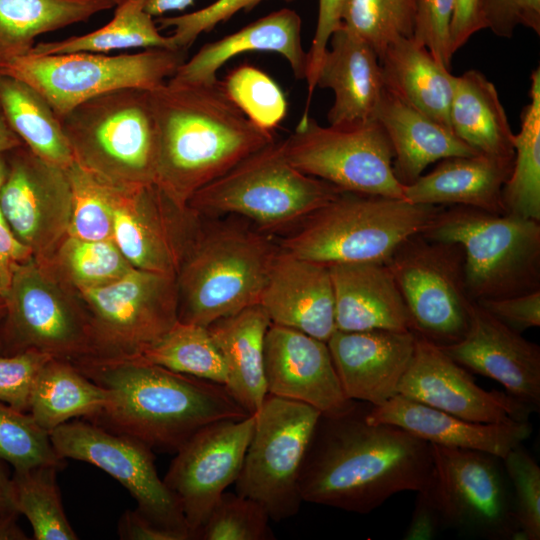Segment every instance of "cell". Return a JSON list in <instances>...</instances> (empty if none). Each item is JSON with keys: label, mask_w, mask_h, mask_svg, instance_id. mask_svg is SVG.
Returning a JSON list of instances; mask_svg holds the SVG:
<instances>
[{"label": "cell", "mask_w": 540, "mask_h": 540, "mask_svg": "<svg viewBox=\"0 0 540 540\" xmlns=\"http://www.w3.org/2000/svg\"><path fill=\"white\" fill-rule=\"evenodd\" d=\"M345 395L378 406L398 394L415 347L412 331H340L327 341Z\"/></svg>", "instance_id": "603a6c76"}, {"label": "cell", "mask_w": 540, "mask_h": 540, "mask_svg": "<svg viewBox=\"0 0 540 540\" xmlns=\"http://www.w3.org/2000/svg\"><path fill=\"white\" fill-rule=\"evenodd\" d=\"M416 493L413 513L403 539L430 540L443 527L441 515L429 484Z\"/></svg>", "instance_id": "11a10c76"}, {"label": "cell", "mask_w": 540, "mask_h": 540, "mask_svg": "<svg viewBox=\"0 0 540 540\" xmlns=\"http://www.w3.org/2000/svg\"><path fill=\"white\" fill-rule=\"evenodd\" d=\"M378 58L388 92L452 131L449 111L455 76L449 68L413 37L391 42Z\"/></svg>", "instance_id": "1f68e13d"}, {"label": "cell", "mask_w": 540, "mask_h": 540, "mask_svg": "<svg viewBox=\"0 0 540 540\" xmlns=\"http://www.w3.org/2000/svg\"><path fill=\"white\" fill-rule=\"evenodd\" d=\"M485 27L496 36L511 38L518 26L540 35V0H481Z\"/></svg>", "instance_id": "816d5d0a"}, {"label": "cell", "mask_w": 540, "mask_h": 540, "mask_svg": "<svg viewBox=\"0 0 540 540\" xmlns=\"http://www.w3.org/2000/svg\"><path fill=\"white\" fill-rule=\"evenodd\" d=\"M271 518L259 502L223 493L198 532L200 540H272Z\"/></svg>", "instance_id": "bcb514c9"}, {"label": "cell", "mask_w": 540, "mask_h": 540, "mask_svg": "<svg viewBox=\"0 0 540 540\" xmlns=\"http://www.w3.org/2000/svg\"><path fill=\"white\" fill-rule=\"evenodd\" d=\"M486 29L481 0H454L450 25V51L454 55L478 31Z\"/></svg>", "instance_id": "9f6ffc18"}, {"label": "cell", "mask_w": 540, "mask_h": 540, "mask_svg": "<svg viewBox=\"0 0 540 540\" xmlns=\"http://www.w3.org/2000/svg\"><path fill=\"white\" fill-rule=\"evenodd\" d=\"M75 293L90 324L91 353L82 360L135 358L178 321L175 276L134 267L110 283Z\"/></svg>", "instance_id": "30bf717a"}, {"label": "cell", "mask_w": 540, "mask_h": 540, "mask_svg": "<svg viewBox=\"0 0 540 540\" xmlns=\"http://www.w3.org/2000/svg\"><path fill=\"white\" fill-rule=\"evenodd\" d=\"M234 104L256 126L272 132L287 114L288 104L279 85L264 71L242 64L222 81Z\"/></svg>", "instance_id": "ee69618b"}, {"label": "cell", "mask_w": 540, "mask_h": 540, "mask_svg": "<svg viewBox=\"0 0 540 540\" xmlns=\"http://www.w3.org/2000/svg\"><path fill=\"white\" fill-rule=\"evenodd\" d=\"M8 171L0 208L9 230L39 262H47L68 236L72 190L67 170L25 144L6 153Z\"/></svg>", "instance_id": "e0dca14e"}, {"label": "cell", "mask_w": 540, "mask_h": 540, "mask_svg": "<svg viewBox=\"0 0 540 540\" xmlns=\"http://www.w3.org/2000/svg\"><path fill=\"white\" fill-rule=\"evenodd\" d=\"M0 459L14 471L39 466L61 469L65 459L55 451L50 434L28 413L0 400Z\"/></svg>", "instance_id": "7bdbcfd3"}, {"label": "cell", "mask_w": 540, "mask_h": 540, "mask_svg": "<svg viewBox=\"0 0 540 540\" xmlns=\"http://www.w3.org/2000/svg\"><path fill=\"white\" fill-rule=\"evenodd\" d=\"M346 0H319L318 18L315 34L307 52L306 81L308 88L307 102L302 117L309 115V107L316 89V79L323 56L327 50L331 35L341 25V12Z\"/></svg>", "instance_id": "f5cc1de1"}, {"label": "cell", "mask_w": 540, "mask_h": 540, "mask_svg": "<svg viewBox=\"0 0 540 540\" xmlns=\"http://www.w3.org/2000/svg\"><path fill=\"white\" fill-rule=\"evenodd\" d=\"M49 434L60 457L105 471L130 492L136 509L146 518L185 540L192 539L181 506L159 477L153 450L147 445L91 421L70 420Z\"/></svg>", "instance_id": "2e32d148"}, {"label": "cell", "mask_w": 540, "mask_h": 540, "mask_svg": "<svg viewBox=\"0 0 540 540\" xmlns=\"http://www.w3.org/2000/svg\"><path fill=\"white\" fill-rule=\"evenodd\" d=\"M278 250L249 223L201 217L176 275L178 321L207 327L259 304Z\"/></svg>", "instance_id": "277c9868"}, {"label": "cell", "mask_w": 540, "mask_h": 540, "mask_svg": "<svg viewBox=\"0 0 540 540\" xmlns=\"http://www.w3.org/2000/svg\"><path fill=\"white\" fill-rule=\"evenodd\" d=\"M17 513L0 514V540L29 539L17 523Z\"/></svg>", "instance_id": "91938a15"}, {"label": "cell", "mask_w": 540, "mask_h": 540, "mask_svg": "<svg viewBox=\"0 0 540 540\" xmlns=\"http://www.w3.org/2000/svg\"><path fill=\"white\" fill-rule=\"evenodd\" d=\"M52 358L55 357L33 349L0 355V400L28 412L36 378Z\"/></svg>", "instance_id": "681fc988"}, {"label": "cell", "mask_w": 540, "mask_h": 540, "mask_svg": "<svg viewBox=\"0 0 540 540\" xmlns=\"http://www.w3.org/2000/svg\"><path fill=\"white\" fill-rule=\"evenodd\" d=\"M110 399L107 388L86 377L71 361L52 358L36 378L28 413L50 433L73 418L97 416Z\"/></svg>", "instance_id": "836d02e7"}, {"label": "cell", "mask_w": 540, "mask_h": 540, "mask_svg": "<svg viewBox=\"0 0 540 540\" xmlns=\"http://www.w3.org/2000/svg\"><path fill=\"white\" fill-rule=\"evenodd\" d=\"M429 487L443 527L487 540H518L512 490L502 459L431 444Z\"/></svg>", "instance_id": "9a60e30c"}, {"label": "cell", "mask_w": 540, "mask_h": 540, "mask_svg": "<svg viewBox=\"0 0 540 540\" xmlns=\"http://www.w3.org/2000/svg\"><path fill=\"white\" fill-rule=\"evenodd\" d=\"M113 0H0V62L27 54L45 33L86 22Z\"/></svg>", "instance_id": "e575fe53"}, {"label": "cell", "mask_w": 540, "mask_h": 540, "mask_svg": "<svg viewBox=\"0 0 540 540\" xmlns=\"http://www.w3.org/2000/svg\"><path fill=\"white\" fill-rule=\"evenodd\" d=\"M267 393L308 404L326 416L350 411L358 401L341 386L327 342L271 323L264 341Z\"/></svg>", "instance_id": "44dd1931"}, {"label": "cell", "mask_w": 540, "mask_h": 540, "mask_svg": "<svg viewBox=\"0 0 540 540\" xmlns=\"http://www.w3.org/2000/svg\"><path fill=\"white\" fill-rule=\"evenodd\" d=\"M58 470L39 466L14 471L11 476L14 507L28 519L36 540L78 539L63 509L56 481Z\"/></svg>", "instance_id": "ab89813d"}, {"label": "cell", "mask_w": 540, "mask_h": 540, "mask_svg": "<svg viewBox=\"0 0 540 540\" xmlns=\"http://www.w3.org/2000/svg\"><path fill=\"white\" fill-rule=\"evenodd\" d=\"M255 425L236 493L267 510L272 521L286 520L303 502L299 480L321 412L294 400L267 394L254 414Z\"/></svg>", "instance_id": "8fae6325"}, {"label": "cell", "mask_w": 540, "mask_h": 540, "mask_svg": "<svg viewBox=\"0 0 540 540\" xmlns=\"http://www.w3.org/2000/svg\"><path fill=\"white\" fill-rule=\"evenodd\" d=\"M512 485L518 540L540 539V467L522 444L502 459Z\"/></svg>", "instance_id": "7dc6e473"}, {"label": "cell", "mask_w": 540, "mask_h": 540, "mask_svg": "<svg viewBox=\"0 0 540 540\" xmlns=\"http://www.w3.org/2000/svg\"><path fill=\"white\" fill-rule=\"evenodd\" d=\"M107 388L110 403L90 419L152 450L176 452L203 427L250 414L224 385L137 360L73 363Z\"/></svg>", "instance_id": "3957f363"}, {"label": "cell", "mask_w": 540, "mask_h": 540, "mask_svg": "<svg viewBox=\"0 0 540 540\" xmlns=\"http://www.w3.org/2000/svg\"><path fill=\"white\" fill-rule=\"evenodd\" d=\"M254 425V414L212 423L175 452L163 481L178 500L192 539L225 489L237 480Z\"/></svg>", "instance_id": "ac0fdd59"}, {"label": "cell", "mask_w": 540, "mask_h": 540, "mask_svg": "<svg viewBox=\"0 0 540 540\" xmlns=\"http://www.w3.org/2000/svg\"><path fill=\"white\" fill-rule=\"evenodd\" d=\"M514 159L502 189L507 214L540 221V69L530 77L529 103L521 112V127L514 134Z\"/></svg>", "instance_id": "74e56055"}, {"label": "cell", "mask_w": 540, "mask_h": 540, "mask_svg": "<svg viewBox=\"0 0 540 540\" xmlns=\"http://www.w3.org/2000/svg\"><path fill=\"white\" fill-rule=\"evenodd\" d=\"M415 0H346L341 25L376 54L402 37H413Z\"/></svg>", "instance_id": "b9f144b4"}, {"label": "cell", "mask_w": 540, "mask_h": 540, "mask_svg": "<svg viewBox=\"0 0 540 540\" xmlns=\"http://www.w3.org/2000/svg\"><path fill=\"white\" fill-rule=\"evenodd\" d=\"M247 52H274L289 63L297 79H305L307 52L301 42V18L291 9L272 12L235 33L203 45L169 78L180 83L217 79L218 70L233 57Z\"/></svg>", "instance_id": "83f0119b"}, {"label": "cell", "mask_w": 540, "mask_h": 540, "mask_svg": "<svg viewBox=\"0 0 540 540\" xmlns=\"http://www.w3.org/2000/svg\"><path fill=\"white\" fill-rule=\"evenodd\" d=\"M7 152L0 153V193L3 186V183L5 181L7 171H8V162H7ZM0 224L7 226L5 223V220L3 218L1 208H0ZM8 227V226H7Z\"/></svg>", "instance_id": "e7e4bbea"}, {"label": "cell", "mask_w": 540, "mask_h": 540, "mask_svg": "<svg viewBox=\"0 0 540 540\" xmlns=\"http://www.w3.org/2000/svg\"><path fill=\"white\" fill-rule=\"evenodd\" d=\"M1 342L2 355L33 349L73 363L90 356V324L80 299L33 256L15 266Z\"/></svg>", "instance_id": "7c38bea8"}, {"label": "cell", "mask_w": 540, "mask_h": 540, "mask_svg": "<svg viewBox=\"0 0 540 540\" xmlns=\"http://www.w3.org/2000/svg\"><path fill=\"white\" fill-rule=\"evenodd\" d=\"M149 95L159 138L154 184L181 209L198 190L275 140L245 116L218 79H168Z\"/></svg>", "instance_id": "7a4b0ae2"}, {"label": "cell", "mask_w": 540, "mask_h": 540, "mask_svg": "<svg viewBox=\"0 0 540 540\" xmlns=\"http://www.w3.org/2000/svg\"><path fill=\"white\" fill-rule=\"evenodd\" d=\"M391 143L393 172L408 185L420 177L428 165L450 157L479 154L442 126L386 89L376 111Z\"/></svg>", "instance_id": "f546056e"}, {"label": "cell", "mask_w": 540, "mask_h": 540, "mask_svg": "<svg viewBox=\"0 0 540 540\" xmlns=\"http://www.w3.org/2000/svg\"><path fill=\"white\" fill-rule=\"evenodd\" d=\"M259 305L271 323L327 342L337 330L329 266L279 250Z\"/></svg>", "instance_id": "cb8c5ba5"}, {"label": "cell", "mask_w": 540, "mask_h": 540, "mask_svg": "<svg viewBox=\"0 0 540 540\" xmlns=\"http://www.w3.org/2000/svg\"><path fill=\"white\" fill-rule=\"evenodd\" d=\"M282 149L298 170L342 191L403 198L391 143L376 119L322 126L307 116Z\"/></svg>", "instance_id": "4fadbf2b"}, {"label": "cell", "mask_w": 540, "mask_h": 540, "mask_svg": "<svg viewBox=\"0 0 540 540\" xmlns=\"http://www.w3.org/2000/svg\"><path fill=\"white\" fill-rule=\"evenodd\" d=\"M178 49L147 48L136 53L108 56L76 52L25 54L0 62V74L20 79L49 102L61 120L77 105L123 88L153 90L186 60Z\"/></svg>", "instance_id": "9c48e42d"}, {"label": "cell", "mask_w": 540, "mask_h": 540, "mask_svg": "<svg viewBox=\"0 0 540 540\" xmlns=\"http://www.w3.org/2000/svg\"><path fill=\"white\" fill-rule=\"evenodd\" d=\"M513 160L483 154L441 160L433 171L404 185L403 198L411 203L435 206H467L505 214L502 189Z\"/></svg>", "instance_id": "f1b7e54d"}, {"label": "cell", "mask_w": 540, "mask_h": 540, "mask_svg": "<svg viewBox=\"0 0 540 540\" xmlns=\"http://www.w3.org/2000/svg\"><path fill=\"white\" fill-rule=\"evenodd\" d=\"M17 513L13 498L11 477L7 473L2 460L0 459V514Z\"/></svg>", "instance_id": "94428289"}, {"label": "cell", "mask_w": 540, "mask_h": 540, "mask_svg": "<svg viewBox=\"0 0 540 540\" xmlns=\"http://www.w3.org/2000/svg\"><path fill=\"white\" fill-rule=\"evenodd\" d=\"M453 133L479 154L513 160L514 134L495 85L480 71L454 78L449 111Z\"/></svg>", "instance_id": "d6a6232c"}, {"label": "cell", "mask_w": 540, "mask_h": 540, "mask_svg": "<svg viewBox=\"0 0 540 540\" xmlns=\"http://www.w3.org/2000/svg\"><path fill=\"white\" fill-rule=\"evenodd\" d=\"M439 347L465 369L497 381L509 395L539 410L540 347L475 301L465 336Z\"/></svg>", "instance_id": "7402d4cb"}, {"label": "cell", "mask_w": 540, "mask_h": 540, "mask_svg": "<svg viewBox=\"0 0 540 540\" xmlns=\"http://www.w3.org/2000/svg\"><path fill=\"white\" fill-rule=\"evenodd\" d=\"M261 0H216L212 4L186 14L159 18V29L172 28L169 36L176 49L187 51L200 34L231 18L241 10L249 11ZM291 1V0H286Z\"/></svg>", "instance_id": "c3c4849f"}, {"label": "cell", "mask_w": 540, "mask_h": 540, "mask_svg": "<svg viewBox=\"0 0 540 540\" xmlns=\"http://www.w3.org/2000/svg\"><path fill=\"white\" fill-rule=\"evenodd\" d=\"M340 331H412V321L397 284L384 263L329 266Z\"/></svg>", "instance_id": "4316f807"}, {"label": "cell", "mask_w": 540, "mask_h": 540, "mask_svg": "<svg viewBox=\"0 0 540 540\" xmlns=\"http://www.w3.org/2000/svg\"><path fill=\"white\" fill-rule=\"evenodd\" d=\"M24 144L9 126L0 107V153L8 152Z\"/></svg>", "instance_id": "be15d7a7"}, {"label": "cell", "mask_w": 540, "mask_h": 540, "mask_svg": "<svg viewBox=\"0 0 540 540\" xmlns=\"http://www.w3.org/2000/svg\"><path fill=\"white\" fill-rule=\"evenodd\" d=\"M366 420L397 426L429 444L481 451L501 459L532 433L529 421L472 422L401 394L370 406Z\"/></svg>", "instance_id": "d4e9b609"}, {"label": "cell", "mask_w": 540, "mask_h": 540, "mask_svg": "<svg viewBox=\"0 0 540 540\" xmlns=\"http://www.w3.org/2000/svg\"><path fill=\"white\" fill-rule=\"evenodd\" d=\"M61 123L74 162L100 181L115 187L155 183L159 138L148 90L93 97Z\"/></svg>", "instance_id": "52a82bcc"}, {"label": "cell", "mask_w": 540, "mask_h": 540, "mask_svg": "<svg viewBox=\"0 0 540 540\" xmlns=\"http://www.w3.org/2000/svg\"><path fill=\"white\" fill-rule=\"evenodd\" d=\"M113 1H114L115 5H117V4L121 3L123 0H113Z\"/></svg>", "instance_id": "003e7915"}, {"label": "cell", "mask_w": 540, "mask_h": 540, "mask_svg": "<svg viewBox=\"0 0 540 540\" xmlns=\"http://www.w3.org/2000/svg\"><path fill=\"white\" fill-rule=\"evenodd\" d=\"M0 107L11 129L34 154L64 169L74 162L61 120L31 85L0 74Z\"/></svg>", "instance_id": "d590c367"}, {"label": "cell", "mask_w": 540, "mask_h": 540, "mask_svg": "<svg viewBox=\"0 0 540 540\" xmlns=\"http://www.w3.org/2000/svg\"><path fill=\"white\" fill-rule=\"evenodd\" d=\"M333 91L330 125L374 120L385 87L374 49L342 25L331 35L316 88Z\"/></svg>", "instance_id": "484cf974"}, {"label": "cell", "mask_w": 540, "mask_h": 540, "mask_svg": "<svg viewBox=\"0 0 540 540\" xmlns=\"http://www.w3.org/2000/svg\"><path fill=\"white\" fill-rule=\"evenodd\" d=\"M413 38L441 64L450 67V25L454 0H415Z\"/></svg>", "instance_id": "f907efd6"}, {"label": "cell", "mask_w": 540, "mask_h": 540, "mask_svg": "<svg viewBox=\"0 0 540 540\" xmlns=\"http://www.w3.org/2000/svg\"><path fill=\"white\" fill-rule=\"evenodd\" d=\"M441 209L403 198L342 191L276 242L288 253L327 266L385 264Z\"/></svg>", "instance_id": "5b68a950"}, {"label": "cell", "mask_w": 540, "mask_h": 540, "mask_svg": "<svg viewBox=\"0 0 540 540\" xmlns=\"http://www.w3.org/2000/svg\"><path fill=\"white\" fill-rule=\"evenodd\" d=\"M145 4L146 0H123L116 5L113 18L97 30L63 40L36 43L27 54H104L133 48L176 49L170 37L161 34Z\"/></svg>", "instance_id": "8d00e7d4"}, {"label": "cell", "mask_w": 540, "mask_h": 540, "mask_svg": "<svg viewBox=\"0 0 540 540\" xmlns=\"http://www.w3.org/2000/svg\"><path fill=\"white\" fill-rule=\"evenodd\" d=\"M226 385L224 360L205 326L177 321L160 339L132 359Z\"/></svg>", "instance_id": "f35d334b"}, {"label": "cell", "mask_w": 540, "mask_h": 540, "mask_svg": "<svg viewBox=\"0 0 540 540\" xmlns=\"http://www.w3.org/2000/svg\"><path fill=\"white\" fill-rule=\"evenodd\" d=\"M370 404L320 416L299 487L303 502L367 514L393 495L417 492L433 473L431 444L385 423H370Z\"/></svg>", "instance_id": "6da1fadb"}, {"label": "cell", "mask_w": 540, "mask_h": 540, "mask_svg": "<svg viewBox=\"0 0 540 540\" xmlns=\"http://www.w3.org/2000/svg\"><path fill=\"white\" fill-rule=\"evenodd\" d=\"M5 315V310L0 308V355H2V342H1V327Z\"/></svg>", "instance_id": "03108f58"}, {"label": "cell", "mask_w": 540, "mask_h": 540, "mask_svg": "<svg viewBox=\"0 0 540 540\" xmlns=\"http://www.w3.org/2000/svg\"><path fill=\"white\" fill-rule=\"evenodd\" d=\"M398 394L478 423L528 421L538 411L507 392L481 388L467 369L416 333L413 356Z\"/></svg>", "instance_id": "ffe728a7"}, {"label": "cell", "mask_w": 540, "mask_h": 540, "mask_svg": "<svg viewBox=\"0 0 540 540\" xmlns=\"http://www.w3.org/2000/svg\"><path fill=\"white\" fill-rule=\"evenodd\" d=\"M72 205L68 236L83 240L112 239V186L73 162L67 169Z\"/></svg>", "instance_id": "f6af8a7d"}, {"label": "cell", "mask_w": 540, "mask_h": 540, "mask_svg": "<svg viewBox=\"0 0 540 540\" xmlns=\"http://www.w3.org/2000/svg\"><path fill=\"white\" fill-rule=\"evenodd\" d=\"M403 297L412 332L438 346L461 340L473 300L464 271V251L455 242L409 237L385 263Z\"/></svg>", "instance_id": "5bb4252c"}, {"label": "cell", "mask_w": 540, "mask_h": 540, "mask_svg": "<svg viewBox=\"0 0 540 540\" xmlns=\"http://www.w3.org/2000/svg\"><path fill=\"white\" fill-rule=\"evenodd\" d=\"M45 263L74 292L110 283L134 268L112 239L67 236Z\"/></svg>", "instance_id": "60d3db41"}, {"label": "cell", "mask_w": 540, "mask_h": 540, "mask_svg": "<svg viewBox=\"0 0 540 540\" xmlns=\"http://www.w3.org/2000/svg\"><path fill=\"white\" fill-rule=\"evenodd\" d=\"M117 531L122 540H185L182 535L156 525L137 509L121 515Z\"/></svg>", "instance_id": "680465c9"}, {"label": "cell", "mask_w": 540, "mask_h": 540, "mask_svg": "<svg viewBox=\"0 0 540 540\" xmlns=\"http://www.w3.org/2000/svg\"><path fill=\"white\" fill-rule=\"evenodd\" d=\"M271 324L257 304L220 318L207 329L227 371L226 389L248 414H255L267 393L264 341Z\"/></svg>", "instance_id": "4dcf8cb0"}, {"label": "cell", "mask_w": 540, "mask_h": 540, "mask_svg": "<svg viewBox=\"0 0 540 540\" xmlns=\"http://www.w3.org/2000/svg\"><path fill=\"white\" fill-rule=\"evenodd\" d=\"M32 257L29 248L19 242L7 226L0 224V308L5 310L15 266Z\"/></svg>", "instance_id": "6f0895ef"}, {"label": "cell", "mask_w": 540, "mask_h": 540, "mask_svg": "<svg viewBox=\"0 0 540 540\" xmlns=\"http://www.w3.org/2000/svg\"><path fill=\"white\" fill-rule=\"evenodd\" d=\"M112 240L135 268L177 275L201 218L155 184L115 187Z\"/></svg>", "instance_id": "d6986e66"}, {"label": "cell", "mask_w": 540, "mask_h": 540, "mask_svg": "<svg viewBox=\"0 0 540 540\" xmlns=\"http://www.w3.org/2000/svg\"><path fill=\"white\" fill-rule=\"evenodd\" d=\"M421 234L461 245L473 301L540 290V221L454 205L442 207Z\"/></svg>", "instance_id": "ba28073f"}, {"label": "cell", "mask_w": 540, "mask_h": 540, "mask_svg": "<svg viewBox=\"0 0 540 540\" xmlns=\"http://www.w3.org/2000/svg\"><path fill=\"white\" fill-rule=\"evenodd\" d=\"M342 190L307 175L273 140L198 190L188 207L199 217L237 216L270 236L285 234Z\"/></svg>", "instance_id": "8992f818"}, {"label": "cell", "mask_w": 540, "mask_h": 540, "mask_svg": "<svg viewBox=\"0 0 540 540\" xmlns=\"http://www.w3.org/2000/svg\"><path fill=\"white\" fill-rule=\"evenodd\" d=\"M194 0H146V11L154 16H160L169 11H181L191 5Z\"/></svg>", "instance_id": "6125c7cd"}, {"label": "cell", "mask_w": 540, "mask_h": 540, "mask_svg": "<svg viewBox=\"0 0 540 540\" xmlns=\"http://www.w3.org/2000/svg\"><path fill=\"white\" fill-rule=\"evenodd\" d=\"M475 302L500 322L518 333L540 326V290Z\"/></svg>", "instance_id": "db71d44e"}]
</instances>
